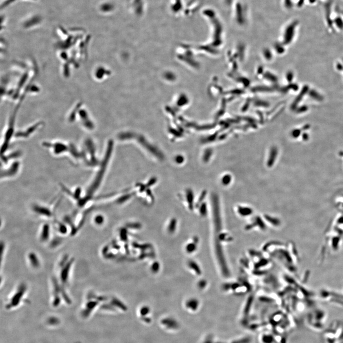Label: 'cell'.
<instances>
[{"instance_id":"4","label":"cell","mask_w":343,"mask_h":343,"mask_svg":"<svg viewBox=\"0 0 343 343\" xmlns=\"http://www.w3.org/2000/svg\"><path fill=\"white\" fill-rule=\"evenodd\" d=\"M199 302L196 299H190L185 303V307L192 311H196L198 307Z\"/></svg>"},{"instance_id":"16","label":"cell","mask_w":343,"mask_h":343,"mask_svg":"<svg viewBox=\"0 0 343 343\" xmlns=\"http://www.w3.org/2000/svg\"></svg>"},{"instance_id":"10","label":"cell","mask_w":343,"mask_h":343,"mask_svg":"<svg viewBox=\"0 0 343 343\" xmlns=\"http://www.w3.org/2000/svg\"><path fill=\"white\" fill-rule=\"evenodd\" d=\"M196 246L193 244H189L186 246V250L188 253H192L196 249Z\"/></svg>"},{"instance_id":"3","label":"cell","mask_w":343,"mask_h":343,"mask_svg":"<svg viewBox=\"0 0 343 343\" xmlns=\"http://www.w3.org/2000/svg\"><path fill=\"white\" fill-rule=\"evenodd\" d=\"M19 163L18 162L13 163L8 169L4 171L3 173L1 172V177H10L16 174L19 168Z\"/></svg>"},{"instance_id":"13","label":"cell","mask_w":343,"mask_h":343,"mask_svg":"<svg viewBox=\"0 0 343 343\" xmlns=\"http://www.w3.org/2000/svg\"><path fill=\"white\" fill-rule=\"evenodd\" d=\"M95 222L98 224H101L104 222V218L101 215L96 216V218H95Z\"/></svg>"},{"instance_id":"12","label":"cell","mask_w":343,"mask_h":343,"mask_svg":"<svg viewBox=\"0 0 343 343\" xmlns=\"http://www.w3.org/2000/svg\"><path fill=\"white\" fill-rule=\"evenodd\" d=\"M230 181H231V177L230 175L224 176V177L223 178V182L224 185H227V184H229Z\"/></svg>"},{"instance_id":"6","label":"cell","mask_w":343,"mask_h":343,"mask_svg":"<svg viewBox=\"0 0 343 343\" xmlns=\"http://www.w3.org/2000/svg\"><path fill=\"white\" fill-rule=\"evenodd\" d=\"M150 308L147 306H144L142 307L140 310V314L142 317L147 316L150 312Z\"/></svg>"},{"instance_id":"5","label":"cell","mask_w":343,"mask_h":343,"mask_svg":"<svg viewBox=\"0 0 343 343\" xmlns=\"http://www.w3.org/2000/svg\"><path fill=\"white\" fill-rule=\"evenodd\" d=\"M262 340L263 343H273L274 341L273 336L270 335H263Z\"/></svg>"},{"instance_id":"11","label":"cell","mask_w":343,"mask_h":343,"mask_svg":"<svg viewBox=\"0 0 343 343\" xmlns=\"http://www.w3.org/2000/svg\"><path fill=\"white\" fill-rule=\"evenodd\" d=\"M251 340L250 338H244L243 339H240V340L235 341L233 343H250L251 342Z\"/></svg>"},{"instance_id":"14","label":"cell","mask_w":343,"mask_h":343,"mask_svg":"<svg viewBox=\"0 0 343 343\" xmlns=\"http://www.w3.org/2000/svg\"><path fill=\"white\" fill-rule=\"evenodd\" d=\"M142 321L145 322V323H150L151 322V319L149 318H146V316H143L142 318Z\"/></svg>"},{"instance_id":"1","label":"cell","mask_w":343,"mask_h":343,"mask_svg":"<svg viewBox=\"0 0 343 343\" xmlns=\"http://www.w3.org/2000/svg\"><path fill=\"white\" fill-rule=\"evenodd\" d=\"M161 324L169 329H177L179 327V324L174 319L170 318H165L161 321Z\"/></svg>"},{"instance_id":"15","label":"cell","mask_w":343,"mask_h":343,"mask_svg":"<svg viewBox=\"0 0 343 343\" xmlns=\"http://www.w3.org/2000/svg\"><path fill=\"white\" fill-rule=\"evenodd\" d=\"M328 340L329 343H335V340H334V339L333 338H328Z\"/></svg>"},{"instance_id":"2","label":"cell","mask_w":343,"mask_h":343,"mask_svg":"<svg viewBox=\"0 0 343 343\" xmlns=\"http://www.w3.org/2000/svg\"><path fill=\"white\" fill-rule=\"evenodd\" d=\"M46 146H51L53 148L54 153L56 154H61L62 153L66 152L68 149L67 146L66 145L61 143H56L53 145L49 143L48 145L45 143Z\"/></svg>"},{"instance_id":"7","label":"cell","mask_w":343,"mask_h":343,"mask_svg":"<svg viewBox=\"0 0 343 343\" xmlns=\"http://www.w3.org/2000/svg\"><path fill=\"white\" fill-rule=\"evenodd\" d=\"M176 221L174 220L171 221V223L169 224V227H168V230L170 232H174L176 228Z\"/></svg>"},{"instance_id":"8","label":"cell","mask_w":343,"mask_h":343,"mask_svg":"<svg viewBox=\"0 0 343 343\" xmlns=\"http://www.w3.org/2000/svg\"><path fill=\"white\" fill-rule=\"evenodd\" d=\"M113 302H114V304L116 305H115L116 306H117V307H119V308H121V309L123 310L124 311H126L127 310V308H126V306H125V305H123V304L120 301H118V300H116V301H115V300H114Z\"/></svg>"},{"instance_id":"9","label":"cell","mask_w":343,"mask_h":343,"mask_svg":"<svg viewBox=\"0 0 343 343\" xmlns=\"http://www.w3.org/2000/svg\"><path fill=\"white\" fill-rule=\"evenodd\" d=\"M160 269V265L158 262H154L151 266V270L153 272L156 273Z\"/></svg>"}]
</instances>
